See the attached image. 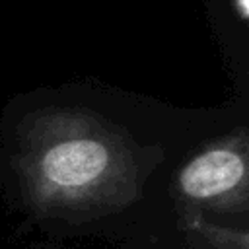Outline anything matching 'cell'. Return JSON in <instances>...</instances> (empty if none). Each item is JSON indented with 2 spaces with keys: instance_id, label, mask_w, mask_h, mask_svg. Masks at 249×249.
<instances>
[{
  "instance_id": "obj_3",
  "label": "cell",
  "mask_w": 249,
  "mask_h": 249,
  "mask_svg": "<svg viewBox=\"0 0 249 249\" xmlns=\"http://www.w3.org/2000/svg\"><path fill=\"white\" fill-rule=\"evenodd\" d=\"M191 230L200 233L210 245L216 249H247V231L245 230H231V228H220L210 224L208 220L200 216H193L187 224Z\"/></svg>"
},
{
  "instance_id": "obj_4",
  "label": "cell",
  "mask_w": 249,
  "mask_h": 249,
  "mask_svg": "<svg viewBox=\"0 0 249 249\" xmlns=\"http://www.w3.org/2000/svg\"><path fill=\"white\" fill-rule=\"evenodd\" d=\"M233 8L237 10L241 19H247V16H249V0H233Z\"/></svg>"
},
{
  "instance_id": "obj_1",
  "label": "cell",
  "mask_w": 249,
  "mask_h": 249,
  "mask_svg": "<svg viewBox=\"0 0 249 249\" xmlns=\"http://www.w3.org/2000/svg\"><path fill=\"white\" fill-rule=\"evenodd\" d=\"M16 171L29 208L51 216H91L130 206L138 161L126 136L76 107L33 113L19 128Z\"/></svg>"
},
{
  "instance_id": "obj_2",
  "label": "cell",
  "mask_w": 249,
  "mask_h": 249,
  "mask_svg": "<svg viewBox=\"0 0 249 249\" xmlns=\"http://www.w3.org/2000/svg\"><path fill=\"white\" fill-rule=\"evenodd\" d=\"M249 142L243 128L193 156L177 175L183 198L216 212L241 214L249 208Z\"/></svg>"
}]
</instances>
